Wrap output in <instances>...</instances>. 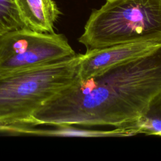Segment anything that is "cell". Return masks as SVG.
Wrapping results in <instances>:
<instances>
[{
    "label": "cell",
    "mask_w": 161,
    "mask_h": 161,
    "mask_svg": "<svg viewBox=\"0 0 161 161\" xmlns=\"http://www.w3.org/2000/svg\"><path fill=\"white\" fill-rule=\"evenodd\" d=\"M22 28L25 27L14 0H0V36Z\"/></svg>",
    "instance_id": "8"
},
{
    "label": "cell",
    "mask_w": 161,
    "mask_h": 161,
    "mask_svg": "<svg viewBox=\"0 0 161 161\" xmlns=\"http://www.w3.org/2000/svg\"><path fill=\"white\" fill-rule=\"evenodd\" d=\"M79 54L0 75V133L23 134L34 128L35 113L75 79Z\"/></svg>",
    "instance_id": "2"
},
{
    "label": "cell",
    "mask_w": 161,
    "mask_h": 161,
    "mask_svg": "<svg viewBox=\"0 0 161 161\" xmlns=\"http://www.w3.org/2000/svg\"><path fill=\"white\" fill-rule=\"evenodd\" d=\"M75 55L64 35L26 28L0 36V75L43 65Z\"/></svg>",
    "instance_id": "4"
},
{
    "label": "cell",
    "mask_w": 161,
    "mask_h": 161,
    "mask_svg": "<svg viewBox=\"0 0 161 161\" xmlns=\"http://www.w3.org/2000/svg\"><path fill=\"white\" fill-rule=\"evenodd\" d=\"M161 92V43L85 80L76 79L34 114L33 125L135 126Z\"/></svg>",
    "instance_id": "1"
},
{
    "label": "cell",
    "mask_w": 161,
    "mask_h": 161,
    "mask_svg": "<svg viewBox=\"0 0 161 161\" xmlns=\"http://www.w3.org/2000/svg\"><path fill=\"white\" fill-rule=\"evenodd\" d=\"M25 28L42 33H53L60 12L54 0H14Z\"/></svg>",
    "instance_id": "6"
},
{
    "label": "cell",
    "mask_w": 161,
    "mask_h": 161,
    "mask_svg": "<svg viewBox=\"0 0 161 161\" xmlns=\"http://www.w3.org/2000/svg\"><path fill=\"white\" fill-rule=\"evenodd\" d=\"M134 126L138 134L161 136V92L152 99L145 114Z\"/></svg>",
    "instance_id": "7"
},
{
    "label": "cell",
    "mask_w": 161,
    "mask_h": 161,
    "mask_svg": "<svg viewBox=\"0 0 161 161\" xmlns=\"http://www.w3.org/2000/svg\"><path fill=\"white\" fill-rule=\"evenodd\" d=\"M78 42L86 50L131 43H161V0H106L92 12Z\"/></svg>",
    "instance_id": "3"
},
{
    "label": "cell",
    "mask_w": 161,
    "mask_h": 161,
    "mask_svg": "<svg viewBox=\"0 0 161 161\" xmlns=\"http://www.w3.org/2000/svg\"><path fill=\"white\" fill-rule=\"evenodd\" d=\"M160 43H131L86 50L84 53L79 54L76 79H87L106 69L140 57L151 51Z\"/></svg>",
    "instance_id": "5"
}]
</instances>
